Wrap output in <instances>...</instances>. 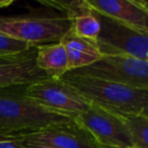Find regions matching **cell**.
I'll list each match as a JSON object with an SVG mask.
<instances>
[{"label":"cell","mask_w":148,"mask_h":148,"mask_svg":"<svg viewBox=\"0 0 148 148\" xmlns=\"http://www.w3.org/2000/svg\"><path fill=\"white\" fill-rule=\"evenodd\" d=\"M25 87L0 89V134H27L56 124L74 121L45 109L25 95Z\"/></svg>","instance_id":"1"},{"label":"cell","mask_w":148,"mask_h":148,"mask_svg":"<svg viewBox=\"0 0 148 148\" xmlns=\"http://www.w3.org/2000/svg\"><path fill=\"white\" fill-rule=\"evenodd\" d=\"M92 105L119 116L138 115L148 106V89L78 75L68 71L61 77Z\"/></svg>","instance_id":"2"},{"label":"cell","mask_w":148,"mask_h":148,"mask_svg":"<svg viewBox=\"0 0 148 148\" xmlns=\"http://www.w3.org/2000/svg\"><path fill=\"white\" fill-rule=\"evenodd\" d=\"M70 29L71 23L67 15L46 5L31 8L23 14L0 16L2 33L38 47L59 43Z\"/></svg>","instance_id":"3"},{"label":"cell","mask_w":148,"mask_h":148,"mask_svg":"<svg viewBox=\"0 0 148 148\" xmlns=\"http://www.w3.org/2000/svg\"><path fill=\"white\" fill-rule=\"evenodd\" d=\"M25 95L45 109L75 120L92 103L61 78H45L27 85Z\"/></svg>","instance_id":"4"},{"label":"cell","mask_w":148,"mask_h":148,"mask_svg":"<svg viewBox=\"0 0 148 148\" xmlns=\"http://www.w3.org/2000/svg\"><path fill=\"white\" fill-rule=\"evenodd\" d=\"M70 72L116 82L135 88L148 89V60L127 55H108L86 67Z\"/></svg>","instance_id":"5"},{"label":"cell","mask_w":148,"mask_h":148,"mask_svg":"<svg viewBox=\"0 0 148 148\" xmlns=\"http://www.w3.org/2000/svg\"><path fill=\"white\" fill-rule=\"evenodd\" d=\"M95 12L101 23V33L95 42L103 56L127 55L148 60V33L136 31L111 17Z\"/></svg>","instance_id":"6"},{"label":"cell","mask_w":148,"mask_h":148,"mask_svg":"<svg viewBox=\"0 0 148 148\" xmlns=\"http://www.w3.org/2000/svg\"><path fill=\"white\" fill-rule=\"evenodd\" d=\"M75 121L86 129L101 146L131 147L133 138L127 123L121 116L91 105Z\"/></svg>","instance_id":"7"},{"label":"cell","mask_w":148,"mask_h":148,"mask_svg":"<svg viewBox=\"0 0 148 148\" xmlns=\"http://www.w3.org/2000/svg\"><path fill=\"white\" fill-rule=\"evenodd\" d=\"M0 140H29L55 148H101L92 135L76 121L56 124L27 134H0Z\"/></svg>","instance_id":"8"},{"label":"cell","mask_w":148,"mask_h":148,"mask_svg":"<svg viewBox=\"0 0 148 148\" xmlns=\"http://www.w3.org/2000/svg\"><path fill=\"white\" fill-rule=\"evenodd\" d=\"M38 47L34 46L21 53L0 56V89L29 85L48 75L37 63Z\"/></svg>","instance_id":"9"},{"label":"cell","mask_w":148,"mask_h":148,"mask_svg":"<svg viewBox=\"0 0 148 148\" xmlns=\"http://www.w3.org/2000/svg\"><path fill=\"white\" fill-rule=\"evenodd\" d=\"M92 10L127 27L148 33V8L142 0H86Z\"/></svg>","instance_id":"10"},{"label":"cell","mask_w":148,"mask_h":148,"mask_svg":"<svg viewBox=\"0 0 148 148\" xmlns=\"http://www.w3.org/2000/svg\"><path fill=\"white\" fill-rule=\"evenodd\" d=\"M60 43L67 52L69 71L86 67L103 58L95 40L79 37L71 29L63 36Z\"/></svg>","instance_id":"11"},{"label":"cell","mask_w":148,"mask_h":148,"mask_svg":"<svg viewBox=\"0 0 148 148\" xmlns=\"http://www.w3.org/2000/svg\"><path fill=\"white\" fill-rule=\"evenodd\" d=\"M37 63L50 78H61L69 71L67 52L60 42L39 46Z\"/></svg>","instance_id":"12"},{"label":"cell","mask_w":148,"mask_h":148,"mask_svg":"<svg viewBox=\"0 0 148 148\" xmlns=\"http://www.w3.org/2000/svg\"><path fill=\"white\" fill-rule=\"evenodd\" d=\"M86 3V0H85ZM71 31L79 37L90 40H97L101 33V23L95 14V10L87 5L79 12L70 17Z\"/></svg>","instance_id":"13"},{"label":"cell","mask_w":148,"mask_h":148,"mask_svg":"<svg viewBox=\"0 0 148 148\" xmlns=\"http://www.w3.org/2000/svg\"><path fill=\"white\" fill-rule=\"evenodd\" d=\"M121 117L129 127L134 146L138 148H148V118L141 114L123 115Z\"/></svg>","instance_id":"14"},{"label":"cell","mask_w":148,"mask_h":148,"mask_svg":"<svg viewBox=\"0 0 148 148\" xmlns=\"http://www.w3.org/2000/svg\"><path fill=\"white\" fill-rule=\"evenodd\" d=\"M31 47H34V45L27 42L15 40L0 31V56L21 53L29 49Z\"/></svg>","instance_id":"15"},{"label":"cell","mask_w":148,"mask_h":148,"mask_svg":"<svg viewBox=\"0 0 148 148\" xmlns=\"http://www.w3.org/2000/svg\"><path fill=\"white\" fill-rule=\"evenodd\" d=\"M17 141L21 142V145L23 148H55V147H52V146L46 145V144L29 141V140H17Z\"/></svg>","instance_id":"16"},{"label":"cell","mask_w":148,"mask_h":148,"mask_svg":"<svg viewBox=\"0 0 148 148\" xmlns=\"http://www.w3.org/2000/svg\"><path fill=\"white\" fill-rule=\"evenodd\" d=\"M0 148H23L19 141L11 140H0Z\"/></svg>","instance_id":"17"},{"label":"cell","mask_w":148,"mask_h":148,"mask_svg":"<svg viewBox=\"0 0 148 148\" xmlns=\"http://www.w3.org/2000/svg\"><path fill=\"white\" fill-rule=\"evenodd\" d=\"M13 3L12 0H0V8H5V7L10 6Z\"/></svg>","instance_id":"18"},{"label":"cell","mask_w":148,"mask_h":148,"mask_svg":"<svg viewBox=\"0 0 148 148\" xmlns=\"http://www.w3.org/2000/svg\"><path fill=\"white\" fill-rule=\"evenodd\" d=\"M141 115H143V116H145V117L148 118V106H146V107L144 108L143 111L141 112Z\"/></svg>","instance_id":"19"},{"label":"cell","mask_w":148,"mask_h":148,"mask_svg":"<svg viewBox=\"0 0 148 148\" xmlns=\"http://www.w3.org/2000/svg\"><path fill=\"white\" fill-rule=\"evenodd\" d=\"M101 148H138L136 146H131V147H109V146H101Z\"/></svg>","instance_id":"20"},{"label":"cell","mask_w":148,"mask_h":148,"mask_svg":"<svg viewBox=\"0 0 148 148\" xmlns=\"http://www.w3.org/2000/svg\"><path fill=\"white\" fill-rule=\"evenodd\" d=\"M142 2H143L144 5L148 8V0H142Z\"/></svg>","instance_id":"21"},{"label":"cell","mask_w":148,"mask_h":148,"mask_svg":"<svg viewBox=\"0 0 148 148\" xmlns=\"http://www.w3.org/2000/svg\"><path fill=\"white\" fill-rule=\"evenodd\" d=\"M147 59H148V58H147Z\"/></svg>","instance_id":"22"}]
</instances>
